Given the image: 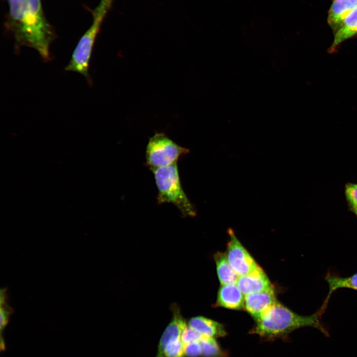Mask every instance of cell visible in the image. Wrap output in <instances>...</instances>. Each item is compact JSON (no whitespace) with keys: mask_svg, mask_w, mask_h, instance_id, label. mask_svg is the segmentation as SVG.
I'll return each instance as SVG.
<instances>
[{"mask_svg":"<svg viewBox=\"0 0 357 357\" xmlns=\"http://www.w3.org/2000/svg\"><path fill=\"white\" fill-rule=\"evenodd\" d=\"M243 294L237 284L222 285L219 289L216 305L231 309L244 307Z\"/></svg>","mask_w":357,"mask_h":357,"instance_id":"11","label":"cell"},{"mask_svg":"<svg viewBox=\"0 0 357 357\" xmlns=\"http://www.w3.org/2000/svg\"><path fill=\"white\" fill-rule=\"evenodd\" d=\"M277 302L273 288L245 295L244 307L255 321Z\"/></svg>","mask_w":357,"mask_h":357,"instance_id":"7","label":"cell"},{"mask_svg":"<svg viewBox=\"0 0 357 357\" xmlns=\"http://www.w3.org/2000/svg\"><path fill=\"white\" fill-rule=\"evenodd\" d=\"M189 150L179 146L163 133H157L151 137L146 148V166L152 171L176 163Z\"/></svg>","mask_w":357,"mask_h":357,"instance_id":"5","label":"cell"},{"mask_svg":"<svg viewBox=\"0 0 357 357\" xmlns=\"http://www.w3.org/2000/svg\"><path fill=\"white\" fill-rule=\"evenodd\" d=\"M236 284L244 295L266 291L272 288L269 278L259 266L252 272L239 276Z\"/></svg>","mask_w":357,"mask_h":357,"instance_id":"9","label":"cell"},{"mask_svg":"<svg viewBox=\"0 0 357 357\" xmlns=\"http://www.w3.org/2000/svg\"><path fill=\"white\" fill-rule=\"evenodd\" d=\"M202 348L200 341H194L184 344V354L186 357L201 356Z\"/></svg>","mask_w":357,"mask_h":357,"instance_id":"20","label":"cell"},{"mask_svg":"<svg viewBox=\"0 0 357 357\" xmlns=\"http://www.w3.org/2000/svg\"><path fill=\"white\" fill-rule=\"evenodd\" d=\"M152 172L158 189V203H172L184 217L195 216L196 209L182 189L177 163Z\"/></svg>","mask_w":357,"mask_h":357,"instance_id":"3","label":"cell"},{"mask_svg":"<svg viewBox=\"0 0 357 357\" xmlns=\"http://www.w3.org/2000/svg\"><path fill=\"white\" fill-rule=\"evenodd\" d=\"M184 344L181 339L168 343L163 352L162 357H183Z\"/></svg>","mask_w":357,"mask_h":357,"instance_id":"19","label":"cell"},{"mask_svg":"<svg viewBox=\"0 0 357 357\" xmlns=\"http://www.w3.org/2000/svg\"><path fill=\"white\" fill-rule=\"evenodd\" d=\"M357 34V7L346 18L336 32L334 42L330 48L333 52L344 41Z\"/></svg>","mask_w":357,"mask_h":357,"instance_id":"15","label":"cell"},{"mask_svg":"<svg viewBox=\"0 0 357 357\" xmlns=\"http://www.w3.org/2000/svg\"><path fill=\"white\" fill-rule=\"evenodd\" d=\"M5 26L14 38L16 48H33L44 61L51 60L50 46L56 37L47 19L41 0H8Z\"/></svg>","mask_w":357,"mask_h":357,"instance_id":"1","label":"cell"},{"mask_svg":"<svg viewBox=\"0 0 357 357\" xmlns=\"http://www.w3.org/2000/svg\"><path fill=\"white\" fill-rule=\"evenodd\" d=\"M345 194L349 211L357 218V183H348L345 187Z\"/></svg>","mask_w":357,"mask_h":357,"instance_id":"18","label":"cell"},{"mask_svg":"<svg viewBox=\"0 0 357 357\" xmlns=\"http://www.w3.org/2000/svg\"><path fill=\"white\" fill-rule=\"evenodd\" d=\"M322 315L318 310L310 315H301L277 301L256 321L250 333L272 340L285 337L300 328L311 327L329 337V332L321 321Z\"/></svg>","mask_w":357,"mask_h":357,"instance_id":"2","label":"cell"},{"mask_svg":"<svg viewBox=\"0 0 357 357\" xmlns=\"http://www.w3.org/2000/svg\"><path fill=\"white\" fill-rule=\"evenodd\" d=\"M357 7V0H334L328 15L329 25L336 28L341 26L346 18Z\"/></svg>","mask_w":357,"mask_h":357,"instance_id":"13","label":"cell"},{"mask_svg":"<svg viewBox=\"0 0 357 357\" xmlns=\"http://www.w3.org/2000/svg\"><path fill=\"white\" fill-rule=\"evenodd\" d=\"M228 233L230 239L226 255L231 266L239 276L252 272L258 265L237 238L234 231L229 229Z\"/></svg>","mask_w":357,"mask_h":357,"instance_id":"6","label":"cell"},{"mask_svg":"<svg viewBox=\"0 0 357 357\" xmlns=\"http://www.w3.org/2000/svg\"><path fill=\"white\" fill-rule=\"evenodd\" d=\"M114 0H101L99 4L109 11L113 4Z\"/></svg>","mask_w":357,"mask_h":357,"instance_id":"22","label":"cell"},{"mask_svg":"<svg viewBox=\"0 0 357 357\" xmlns=\"http://www.w3.org/2000/svg\"><path fill=\"white\" fill-rule=\"evenodd\" d=\"M171 310L172 318L160 340L156 357H162L164 348L168 343L181 339V334L187 326L179 307L177 303H173L171 304Z\"/></svg>","mask_w":357,"mask_h":357,"instance_id":"8","label":"cell"},{"mask_svg":"<svg viewBox=\"0 0 357 357\" xmlns=\"http://www.w3.org/2000/svg\"><path fill=\"white\" fill-rule=\"evenodd\" d=\"M202 357H226V353L222 350L215 338L203 336L200 341Z\"/></svg>","mask_w":357,"mask_h":357,"instance_id":"16","label":"cell"},{"mask_svg":"<svg viewBox=\"0 0 357 357\" xmlns=\"http://www.w3.org/2000/svg\"><path fill=\"white\" fill-rule=\"evenodd\" d=\"M214 260L219 281L221 285L236 284L239 277L229 263L225 253L218 252Z\"/></svg>","mask_w":357,"mask_h":357,"instance_id":"14","label":"cell"},{"mask_svg":"<svg viewBox=\"0 0 357 357\" xmlns=\"http://www.w3.org/2000/svg\"><path fill=\"white\" fill-rule=\"evenodd\" d=\"M5 293L3 290L0 295V350L4 351L5 349V344L2 337L3 332L8 323L9 316L12 312L11 309L7 305L5 302Z\"/></svg>","mask_w":357,"mask_h":357,"instance_id":"17","label":"cell"},{"mask_svg":"<svg viewBox=\"0 0 357 357\" xmlns=\"http://www.w3.org/2000/svg\"><path fill=\"white\" fill-rule=\"evenodd\" d=\"M92 12L93 17L92 23L80 38L68 64L65 68L66 71L81 74L89 84H91L89 73V61L96 38L108 11L98 5Z\"/></svg>","mask_w":357,"mask_h":357,"instance_id":"4","label":"cell"},{"mask_svg":"<svg viewBox=\"0 0 357 357\" xmlns=\"http://www.w3.org/2000/svg\"><path fill=\"white\" fill-rule=\"evenodd\" d=\"M324 279L328 286V292L322 305L318 309L322 314L325 312L330 298L335 291L341 288L357 291V272L349 277H342L336 273L328 271Z\"/></svg>","mask_w":357,"mask_h":357,"instance_id":"10","label":"cell"},{"mask_svg":"<svg viewBox=\"0 0 357 357\" xmlns=\"http://www.w3.org/2000/svg\"><path fill=\"white\" fill-rule=\"evenodd\" d=\"M204 336L189 326H186L181 335V340L184 344L194 341H200Z\"/></svg>","mask_w":357,"mask_h":357,"instance_id":"21","label":"cell"},{"mask_svg":"<svg viewBox=\"0 0 357 357\" xmlns=\"http://www.w3.org/2000/svg\"><path fill=\"white\" fill-rule=\"evenodd\" d=\"M188 324V326L204 336L216 338L224 337L227 334L223 325L203 316L192 317Z\"/></svg>","mask_w":357,"mask_h":357,"instance_id":"12","label":"cell"}]
</instances>
